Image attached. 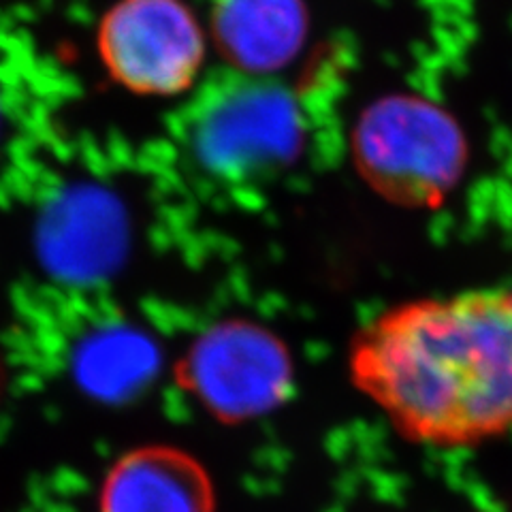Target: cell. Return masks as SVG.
Returning a JSON list of instances; mask_svg holds the SVG:
<instances>
[{
	"instance_id": "6da1fadb",
	"label": "cell",
	"mask_w": 512,
	"mask_h": 512,
	"mask_svg": "<svg viewBox=\"0 0 512 512\" xmlns=\"http://www.w3.org/2000/svg\"><path fill=\"white\" fill-rule=\"evenodd\" d=\"M352 384L414 444L459 448L512 427V288L395 306L350 344Z\"/></svg>"
},
{
	"instance_id": "7a4b0ae2",
	"label": "cell",
	"mask_w": 512,
	"mask_h": 512,
	"mask_svg": "<svg viewBox=\"0 0 512 512\" xmlns=\"http://www.w3.org/2000/svg\"><path fill=\"white\" fill-rule=\"evenodd\" d=\"M355 156L363 178L384 199L434 207L461 178L466 141L457 122L434 103L393 96L361 116Z\"/></svg>"
},
{
	"instance_id": "3957f363",
	"label": "cell",
	"mask_w": 512,
	"mask_h": 512,
	"mask_svg": "<svg viewBox=\"0 0 512 512\" xmlns=\"http://www.w3.org/2000/svg\"><path fill=\"white\" fill-rule=\"evenodd\" d=\"M192 120L199 158L227 175L282 165L301 143L295 96L280 84L248 75H222L207 86Z\"/></svg>"
},
{
	"instance_id": "277c9868",
	"label": "cell",
	"mask_w": 512,
	"mask_h": 512,
	"mask_svg": "<svg viewBox=\"0 0 512 512\" xmlns=\"http://www.w3.org/2000/svg\"><path fill=\"white\" fill-rule=\"evenodd\" d=\"M178 378L220 421H246L284 402L293 367L274 333L252 323H224L192 344Z\"/></svg>"
},
{
	"instance_id": "5b68a950",
	"label": "cell",
	"mask_w": 512,
	"mask_h": 512,
	"mask_svg": "<svg viewBox=\"0 0 512 512\" xmlns=\"http://www.w3.org/2000/svg\"><path fill=\"white\" fill-rule=\"evenodd\" d=\"M99 52L124 88L169 96L195 82L203 37L180 0H118L101 20Z\"/></svg>"
},
{
	"instance_id": "8992f818",
	"label": "cell",
	"mask_w": 512,
	"mask_h": 512,
	"mask_svg": "<svg viewBox=\"0 0 512 512\" xmlns=\"http://www.w3.org/2000/svg\"><path fill=\"white\" fill-rule=\"evenodd\" d=\"M101 512H216V493L195 457L171 446H143L109 470Z\"/></svg>"
},
{
	"instance_id": "52a82bcc",
	"label": "cell",
	"mask_w": 512,
	"mask_h": 512,
	"mask_svg": "<svg viewBox=\"0 0 512 512\" xmlns=\"http://www.w3.org/2000/svg\"><path fill=\"white\" fill-rule=\"evenodd\" d=\"M216 37L239 69H280L303 41L306 18L299 0H218Z\"/></svg>"
},
{
	"instance_id": "ba28073f",
	"label": "cell",
	"mask_w": 512,
	"mask_h": 512,
	"mask_svg": "<svg viewBox=\"0 0 512 512\" xmlns=\"http://www.w3.org/2000/svg\"><path fill=\"white\" fill-rule=\"evenodd\" d=\"M139 344L133 338H124L122 333H107L90 340L82 355H79V378L92 391L118 393L135 382L139 365Z\"/></svg>"
}]
</instances>
